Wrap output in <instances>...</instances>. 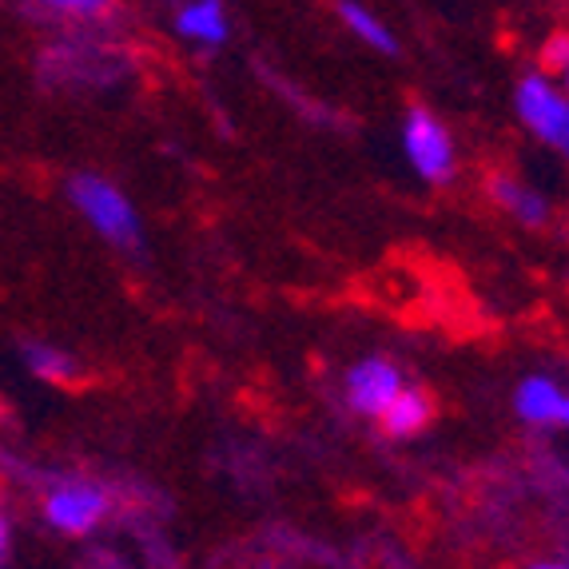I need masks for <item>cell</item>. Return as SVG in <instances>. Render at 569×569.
I'll list each match as a JSON object with an SVG mask.
<instances>
[{"instance_id":"3957f363","label":"cell","mask_w":569,"mask_h":569,"mask_svg":"<svg viewBox=\"0 0 569 569\" xmlns=\"http://www.w3.org/2000/svg\"><path fill=\"white\" fill-rule=\"evenodd\" d=\"M402 152L427 183L455 180V136L427 108H410L407 123H402Z\"/></svg>"},{"instance_id":"9c48e42d","label":"cell","mask_w":569,"mask_h":569,"mask_svg":"<svg viewBox=\"0 0 569 569\" xmlns=\"http://www.w3.org/2000/svg\"><path fill=\"white\" fill-rule=\"evenodd\" d=\"M382 430H387L390 438H410L418 435V430L430 422V399L422 395V390H410L402 387L395 399L387 402V410L379 415Z\"/></svg>"},{"instance_id":"6da1fadb","label":"cell","mask_w":569,"mask_h":569,"mask_svg":"<svg viewBox=\"0 0 569 569\" xmlns=\"http://www.w3.org/2000/svg\"><path fill=\"white\" fill-rule=\"evenodd\" d=\"M68 200L77 203V211L88 219V228L96 236H104L108 243L123 247V251L140 247V216L116 183L100 180V176H72Z\"/></svg>"},{"instance_id":"8992f818","label":"cell","mask_w":569,"mask_h":569,"mask_svg":"<svg viewBox=\"0 0 569 569\" xmlns=\"http://www.w3.org/2000/svg\"><path fill=\"white\" fill-rule=\"evenodd\" d=\"M490 200L498 203L502 211H510L522 228H541L546 219H550V203L546 196L533 188H526L522 180H513V176H493L490 180Z\"/></svg>"},{"instance_id":"8fae6325","label":"cell","mask_w":569,"mask_h":569,"mask_svg":"<svg viewBox=\"0 0 569 569\" xmlns=\"http://www.w3.org/2000/svg\"><path fill=\"white\" fill-rule=\"evenodd\" d=\"M24 359H29V367L37 370L40 379L64 382L72 375V359L64 351H52V347H24Z\"/></svg>"},{"instance_id":"2e32d148","label":"cell","mask_w":569,"mask_h":569,"mask_svg":"<svg viewBox=\"0 0 569 569\" xmlns=\"http://www.w3.org/2000/svg\"><path fill=\"white\" fill-rule=\"evenodd\" d=\"M561 80H566V92H569V64H566V72H561Z\"/></svg>"},{"instance_id":"9a60e30c","label":"cell","mask_w":569,"mask_h":569,"mask_svg":"<svg viewBox=\"0 0 569 569\" xmlns=\"http://www.w3.org/2000/svg\"><path fill=\"white\" fill-rule=\"evenodd\" d=\"M561 427H569V395H566V402H561Z\"/></svg>"},{"instance_id":"4fadbf2b","label":"cell","mask_w":569,"mask_h":569,"mask_svg":"<svg viewBox=\"0 0 569 569\" xmlns=\"http://www.w3.org/2000/svg\"><path fill=\"white\" fill-rule=\"evenodd\" d=\"M44 4H52V9L60 12H80V17H96V12H104L112 0H44Z\"/></svg>"},{"instance_id":"5bb4252c","label":"cell","mask_w":569,"mask_h":569,"mask_svg":"<svg viewBox=\"0 0 569 569\" xmlns=\"http://www.w3.org/2000/svg\"><path fill=\"white\" fill-rule=\"evenodd\" d=\"M4 550H9V526H4V518H0V558H4Z\"/></svg>"},{"instance_id":"52a82bcc","label":"cell","mask_w":569,"mask_h":569,"mask_svg":"<svg viewBox=\"0 0 569 569\" xmlns=\"http://www.w3.org/2000/svg\"><path fill=\"white\" fill-rule=\"evenodd\" d=\"M561 402H566V390L558 387L546 375H533L518 387L513 395V410L522 415V422L530 427H550V422H561Z\"/></svg>"},{"instance_id":"ba28073f","label":"cell","mask_w":569,"mask_h":569,"mask_svg":"<svg viewBox=\"0 0 569 569\" xmlns=\"http://www.w3.org/2000/svg\"><path fill=\"white\" fill-rule=\"evenodd\" d=\"M176 32L196 44H223L228 40V12L219 0H188L176 17Z\"/></svg>"},{"instance_id":"30bf717a","label":"cell","mask_w":569,"mask_h":569,"mask_svg":"<svg viewBox=\"0 0 569 569\" xmlns=\"http://www.w3.org/2000/svg\"><path fill=\"white\" fill-rule=\"evenodd\" d=\"M339 17H342V24L355 32V40H362V44L379 48V52H395V48H399L395 44V32H390L367 4H359V0H339Z\"/></svg>"},{"instance_id":"7a4b0ae2","label":"cell","mask_w":569,"mask_h":569,"mask_svg":"<svg viewBox=\"0 0 569 569\" xmlns=\"http://www.w3.org/2000/svg\"><path fill=\"white\" fill-rule=\"evenodd\" d=\"M513 108H518V120H522L546 148H553V152L569 160V92L566 88H558L550 77H541V72H530V77H522L518 88H513Z\"/></svg>"},{"instance_id":"7c38bea8","label":"cell","mask_w":569,"mask_h":569,"mask_svg":"<svg viewBox=\"0 0 569 569\" xmlns=\"http://www.w3.org/2000/svg\"><path fill=\"white\" fill-rule=\"evenodd\" d=\"M566 64H569V32H558V37H550L541 44V72L546 77H561Z\"/></svg>"},{"instance_id":"277c9868","label":"cell","mask_w":569,"mask_h":569,"mask_svg":"<svg viewBox=\"0 0 569 569\" xmlns=\"http://www.w3.org/2000/svg\"><path fill=\"white\" fill-rule=\"evenodd\" d=\"M108 513V498L104 490H96V486L84 482H72V486H60L44 498V518L52 530L60 533H88L100 526V518Z\"/></svg>"},{"instance_id":"5b68a950","label":"cell","mask_w":569,"mask_h":569,"mask_svg":"<svg viewBox=\"0 0 569 569\" xmlns=\"http://www.w3.org/2000/svg\"><path fill=\"white\" fill-rule=\"evenodd\" d=\"M407 387L399 375V367L387 359H362L347 370V402H351L359 415L379 418L387 410V402Z\"/></svg>"}]
</instances>
